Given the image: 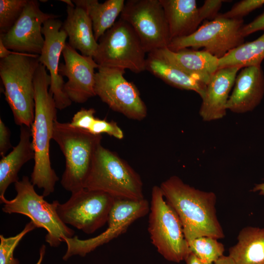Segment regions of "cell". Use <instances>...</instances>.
<instances>
[{
	"mask_svg": "<svg viewBox=\"0 0 264 264\" xmlns=\"http://www.w3.org/2000/svg\"><path fill=\"white\" fill-rule=\"evenodd\" d=\"M39 55L20 53L0 60L5 100L16 124L31 128L35 115L34 78Z\"/></svg>",
	"mask_w": 264,
	"mask_h": 264,
	"instance_id": "3957f363",
	"label": "cell"
},
{
	"mask_svg": "<svg viewBox=\"0 0 264 264\" xmlns=\"http://www.w3.org/2000/svg\"><path fill=\"white\" fill-rule=\"evenodd\" d=\"M160 188L177 215L188 242L202 236L224 238L217 216V198L214 192L197 189L176 176L162 182Z\"/></svg>",
	"mask_w": 264,
	"mask_h": 264,
	"instance_id": "7a4b0ae2",
	"label": "cell"
},
{
	"mask_svg": "<svg viewBox=\"0 0 264 264\" xmlns=\"http://www.w3.org/2000/svg\"><path fill=\"white\" fill-rule=\"evenodd\" d=\"M222 0H206L202 6L198 8V14L201 22L204 20L215 19L219 15L223 2Z\"/></svg>",
	"mask_w": 264,
	"mask_h": 264,
	"instance_id": "1f68e13d",
	"label": "cell"
},
{
	"mask_svg": "<svg viewBox=\"0 0 264 264\" xmlns=\"http://www.w3.org/2000/svg\"><path fill=\"white\" fill-rule=\"evenodd\" d=\"M95 113L93 108H82L73 115L69 123L74 127L88 131L96 118Z\"/></svg>",
	"mask_w": 264,
	"mask_h": 264,
	"instance_id": "4dcf8cb0",
	"label": "cell"
},
{
	"mask_svg": "<svg viewBox=\"0 0 264 264\" xmlns=\"http://www.w3.org/2000/svg\"><path fill=\"white\" fill-rule=\"evenodd\" d=\"M243 23V19H228L217 16L215 19L205 22L193 34L172 39L167 48L172 51L203 48L219 59L244 43L241 34Z\"/></svg>",
	"mask_w": 264,
	"mask_h": 264,
	"instance_id": "9c48e42d",
	"label": "cell"
},
{
	"mask_svg": "<svg viewBox=\"0 0 264 264\" xmlns=\"http://www.w3.org/2000/svg\"><path fill=\"white\" fill-rule=\"evenodd\" d=\"M63 24L57 19H50L44 23L42 33L44 43L39 58L40 63L49 71L51 77L49 91L53 96L57 109L60 110L72 103L64 91L65 83L59 72L60 58L67 37Z\"/></svg>",
	"mask_w": 264,
	"mask_h": 264,
	"instance_id": "9a60e30c",
	"label": "cell"
},
{
	"mask_svg": "<svg viewBox=\"0 0 264 264\" xmlns=\"http://www.w3.org/2000/svg\"><path fill=\"white\" fill-rule=\"evenodd\" d=\"M58 17L42 11L38 0H28L13 26L6 33L0 34V40L10 50L40 55L44 43L42 33L43 24Z\"/></svg>",
	"mask_w": 264,
	"mask_h": 264,
	"instance_id": "4fadbf2b",
	"label": "cell"
},
{
	"mask_svg": "<svg viewBox=\"0 0 264 264\" xmlns=\"http://www.w3.org/2000/svg\"><path fill=\"white\" fill-rule=\"evenodd\" d=\"M218 240L208 236L197 238L188 242L190 252L203 261L214 264L224 251L223 244Z\"/></svg>",
	"mask_w": 264,
	"mask_h": 264,
	"instance_id": "484cf974",
	"label": "cell"
},
{
	"mask_svg": "<svg viewBox=\"0 0 264 264\" xmlns=\"http://www.w3.org/2000/svg\"><path fill=\"white\" fill-rule=\"evenodd\" d=\"M237 75L226 109L243 113L257 106L264 93V75L261 66L244 67Z\"/></svg>",
	"mask_w": 264,
	"mask_h": 264,
	"instance_id": "e0dca14e",
	"label": "cell"
},
{
	"mask_svg": "<svg viewBox=\"0 0 264 264\" xmlns=\"http://www.w3.org/2000/svg\"><path fill=\"white\" fill-rule=\"evenodd\" d=\"M34 156L31 128L22 125L18 144L0 160V197H5L9 186L19 181L20 169L28 161L34 159Z\"/></svg>",
	"mask_w": 264,
	"mask_h": 264,
	"instance_id": "44dd1931",
	"label": "cell"
},
{
	"mask_svg": "<svg viewBox=\"0 0 264 264\" xmlns=\"http://www.w3.org/2000/svg\"><path fill=\"white\" fill-rule=\"evenodd\" d=\"M115 199L106 193L83 188L59 203L57 213L66 224L90 234L107 222Z\"/></svg>",
	"mask_w": 264,
	"mask_h": 264,
	"instance_id": "7c38bea8",
	"label": "cell"
},
{
	"mask_svg": "<svg viewBox=\"0 0 264 264\" xmlns=\"http://www.w3.org/2000/svg\"><path fill=\"white\" fill-rule=\"evenodd\" d=\"M95 73L96 96L112 110L136 120L147 115V107L136 86L124 76V69L99 66Z\"/></svg>",
	"mask_w": 264,
	"mask_h": 264,
	"instance_id": "30bf717a",
	"label": "cell"
},
{
	"mask_svg": "<svg viewBox=\"0 0 264 264\" xmlns=\"http://www.w3.org/2000/svg\"><path fill=\"white\" fill-rule=\"evenodd\" d=\"M88 132L94 135L106 133L118 139H122L124 137L123 131L115 122L108 121L97 118H96Z\"/></svg>",
	"mask_w": 264,
	"mask_h": 264,
	"instance_id": "f546056e",
	"label": "cell"
},
{
	"mask_svg": "<svg viewBox=\"0 0 264 264\" xmlns=\"http://www.w3.org/2000/svg\"><path fill=\"white\" fill-rule=\"evenodd\" d=\"M146 70L171 86L194 91L201 99L204 95L206 85L194 79L167 59L155 52L148 54Z\"/></svg>",
	"mask_w": 264,
	"mask_h": 264,
	"instance_id": "7402d4cb",
	"label": "cell"
},
{
	"mask_svg": "<svg viewBox=\"0 0 264 264\" xmlns=\"http://www.w3.org/2000/svg\"><path fill=\"white\" fill-rule=\"evenodd\" d=\"M28 0H0V34L7 32L22 14Z\"/></svg>",
	"mask_w": 264,
	"mask_h": 264,
	"instance_id": "83f0119b",
	"label": "cell"
},
{
	"mask_svg": "<svg viewBox=\"0 0 264 264\" xmlns=\"http://www.w3.org/2000/svg\"><path fill=\"white\" fill-rule=\"evenodd\" d=\"M120 18L132 26L146 53L168 46L171 40L159 0H127Z\"/></svg>",
	"mask_w": 264,
	"mask_h": 264,
	"instance_id": "8fae6325",
	"label": "cell"
},
{
	"mask_svg": "<svg viewBox=\"0 0 264 264\" xmlns=\"http://www.w3.org/2000/svg\"><path fill=\"white\" fill-rule=\"evenodd\" d=\"M164 9L171 40L188 36L201 22L195 0H159Z\"/></svg>",
	"mask_w": 264,
	"mask_h": 264,
	"instance_id": "ffe728a7",
	"label": "cell"
},
{
	"mask_svg": "<svg viewBox=\"0 0 264 264\" xmlns=\"http://www.w3.org/2000/svg\"><path fill=\"white\" fill-rule=\"evenodd\" d=\"M67 16L63 28L68 37V44L81 54L93 58L98 46L91 21L82 8L67 5Z\"/></svg>",
	"mask_w": 264,
	"mask_h": 264,
	"instance_id": "d6986e66",
	"label": "cell"
},
{
	"mask_svg": "<svg viewBox=\"0 0 264 264\" xmlns=\"http://www.w3.org/2000/svg\"><path fill=\"white\" fill-rule=\"evenodd\" d=\"M238 66L219 69L206 85L202 98L199 114L204 121L210 122L223 118L226 113V104L238 71Z\"/></svg>",
	"mask_w": 264,
	"mask_h": 264,
	"instance_id": "2e32d148",
	"label": "cell"
},
{
	"mask_svg": "<svg viewBox=\"0 0 264 264\" xmlns=\"http://www.w3.org/2000/svg\"><path fill=\"white\" fill-rule=\"evenodd\" d=\"M260 30L264 31V13L248 24L243 25L241 29V34L244 38L254 32Z\"/></svg>",
	"mask_w": 264,
	"mask_h": 264,
	"instance_id": "836d02e7",
	"label": "cell"
},
{
	"mask_svg": "<svg viewBox=\"0 0 264 264\" xmlns=\"http://www.w3.org/2000/svg\"><path fill=\"white\" fill-rule=\"evenodd\" d=\"M185 261L186 264H214L203 261L191 252L186 257Z\"/></svg>",
	"mask_w": 264,
	"mask_h": 264,
	"instance_id": "e575fe53",
	"label": "cell"
},
{
	"mask_svg": "<svg viewBox=\"0 0 264 264\" xmlns=\"http://www.w3.org/2000/svg\"><path fill=\"white\" fill-rule=\"evenodd\" d=\"M37 228L31 220L24 228L14 236L5 237L0 235V264H19L18 259L14 257V251L20 241L29 232Z\"/></svg>",
	"mask_w": 264,
	"mask_h": 264,
	"instance_id": "4316f807",
	"label": "cell"
},
{
	"mask_svg": "<svg viewBox=\"0 0 264 264\" xmlns=\"http://www.w3.org/2000/svg\"><path fill=\"white\" fill-rule=\"evenodd\" d=\"M264 4V0H242L235 3L230 10L219 14L218 16L228 19H242L244 16Z\"/></svg>",
	"mask_w": 264,
	"mask_h": 264,
	"instance_id": "f1b7e54d",
	"label": "cell"
},
{
	"mask_svg": "<svg viewBox=\"0 0 264 264\" xmlns=\"http://www.w3.org/2000/svg\"><path fill=\"white\" fill-rule=\"evenodd\" d=\"M148 231L152 243L169 261L179 263L190 253L181 221L165 199L160 186L152 190Z\"/></svg>",
	"mask_w": 264,
	"mask_h": 264,
	"instance_id": "52a82bcc",
	"label": "cell"
},
{
	"mask_svg": "<svg viewBox=\"0 0 264 264\" xmlns=\"http://www.w3.org/2000/svg\"><path fill=\"white\" fill-rule=\"evenodd\" d=\"M153 52L164 57L189 76L205 85L219 69V59L204 50L183 48L172 51L164 48Z\"/></svg>",
	"mask_w": 264,
	"mask_h": 264,
	"instance_id": "ac0fdd59",
	"label": "cell"
},
{
	"mask_svg": "<svg viewBox=\"0 0 264 264\" xmlns=\"http://www.w3.org/2000/svg\"><path fill=\"white\" fill-rule=\"evenodd\" d=\"M146 54L133 28L120 18L100 38L93 58L99 66L138 73L146 70Z\"/></svg>",
	"mask_w": 264,
	"mask_h": 264,
	"instance_id": "ba28073f",
	"label": "cell"
},
{
	"mask_svg": "<svg viewBox=\"0 0 264 264\" xmlns=\"http://www.w3.org/2000/svg\"><path fill=\"white\" fill-rule=\"evenodd\" d=\"M14 185L17 194L14 198L8 200L5 197H0L3 212L27 216L37 228L45 229L47 234L45 240L51 247L59 246L64 242V238L73 237L74 231L64 223L58 215V200L51 203L46 201L43 195L36 193L27 176H23Z\"/></svg>",
	"mask_w": 264,
	"mask_h": 264,
	"instance_id": "5b68a950",
	"label": "cell"
},
{
	"mask_svg": "<svg viewBox=\"0 0 264 264\" xmlns=\"http://www.w3.org/2000/svg\"><path fill=\"white\" fill-rule=\"evenodd\" d=\"M52 139L59 145L66 165L61 184L71 193L84 188L96 151L101 144V135L72 126L56 120Z\"/></svg>",
	"mask_w": 264,
	"mask_h": 264,
	"instance_id": "277c9868",
	"label": "cell"
},
{
	"mask_svg": "<svg viewBox=\"0 0 264 264\" xmlns=\"http://www.w3.org/2000/svg\"><path fill=\"white\" fill-rule=\"evenodd\" d=\"M62 54L65 63H60L59 72L67 78L64 87L67 97L72 102L83 103L96 96L94 70L99 66L93 58L80 54L68 43H66Z\"/></svg>",
	"mask_w": 264,
	"mask_h": 264,
	"instance_id": "5bb4252c",
	"label": "cell"
},
{
	"mask_svg": "<svg viewBox=\"0 0 264 264\" xmlns=\"http://www.w3.org/2000/svg\"><path fill=\"white\" fill-rule=\"evenodd\" d=\"M228 256L235 264H264V227L243 228Z\"/></svg>",
	"mask_w": 264,
	"mask_h": 264,
	"instance_id": "603a6c76",
	"label": "cell"
},
{
	"mask_svg": "<svg viewBox=\"0 0 264 264\" xmlns=\"http://www.w3.org/2000/svg\"><path fill=\"white\" fill-rule=\"evenodd\" d=\"M20 53L13 51L8 49L3 44L2 41L0 40V58L3 59L11 55L17 54Z\"/></svg>",
	"mask_w": 264,
	"mask_h": 264,
	"instance_id": "d590c367",
	"label": "cell"
},
{
	"mask_svg": "<svg viewBox=\"0 0 264 264\" xmlns=\"http://www.w3.org/2000/svg\"><path fill=\"white\" fill-rule=\"evenodd\" d=\"M10 132L1 119H0V155L3 157L11 148Z\"/></svg>",
	"mask_w": 264,
	"mask_h": 264,
	"instance_id": "d6a6232c",
	"label": "cell"
},
{
	"mask_svg": "<svg viewBox=\"0 0 264 264\" xmlns=\"http://www.w3.org/2000/svg\"><path fill=\"white\" fill-rule=\"evenodd\" d=\"M214 264H235L232 259L228 256L223 255L220 257Z\"/></svg>",
	"mask_w": 264,
	"mask_h": 264,
	"instance_id": "8d00e7d4",
	"label": "cell"
},
{
	"mask_svg": "<svg viewBox=\"0 0 264 264\" xmlns=\"http://www.w3.org/2000/svg\"><path fill=\"white\" fill-rule=\"evenodd\" d=\"M75 5L83 9L92 24L95 38H100L115 22L125 5L124 0H107L100 3L97 0H73Z\"/></svg>",
	"mask_w": 264,
	"mask_h": 264,
	"instance_id": "cb8c5ba5",
	"label": "cell"
},
{
	"mask_svg": "<svg viewBox=\"0 0 264 264\" xmlns=\"http://www.w3.org/2000/svg\"><path fill=\"white\" fill-rule=\"evenodd\" d=\"M264 59V33L257 39L243 43L219 59V69L238 66H261Z\"/></svg>",
	"mask_w": 264,
	"mask_h": 264,
	"instance_id": "d4e9b609",
	"label": "cell"
},
{
	"mask_svg": "<svg viewBox=\"0 0 264 264\" xmlns=\"http://www.w3.org/2000/svg\"><path fill=\"white\" fill-rule=\"evenodd\" d=\"M84 188L106 193L116 198H144L139 175L116 153L100 144Z\"/></svg>",
	"mask_w": 264,
	"mask_h": 264,
	"instance_id": "8992f818",
	"label": "cell"
},
{
	"mask_svg": "<svg viewBox=\"0 0 264 264\" xmlns=\"http://www.w3.org/2000/svg\"><path fill=\"white\" fill-rule=\"evenodd\" d=\"M252 191L254 192H259V195L264 196V183L256 184Z\"/></svg>",
	"mask_w": 264,
	"mask_h": 264,
	"instance_id": "74e56055",
	"label": "cell"
},
{
	"mask_svg": "<svg viewBox=\"0 0 264 264\" xmlns=\"http://www.w3.org/2000/svg\"><path fill=\"white\" fill-rule=\"evenodd\" d=\"M50 84L49 74L40 63L34 78L35 115L31 130L35 156L30 180L34 186L43 189L44 197L54 192L59 180L50 159V141L52 139L54 122L57 120V109L49 91Z\"/></svg>",
	"mask_w": 264,
	"mask_h": 264,
	"instance_id": "6da1fadb",
	"label": "cell"
},
{
	"mask_svg": "<svg viewBox=\"0 0 264 264\" xmlns=\"http://www.w3.org/2000/svg\"><path fill=\"white\" fill-rule=\"evenodd\" d=\"M45 248H46V247L44 245H43L41 247L40 249V252H39V254H40L39 258L36 264H42L44 256L45 255Z\"/></svg>",
	"mask_w": 264,
	"mask_h": 264,
	"instance_id": "f35d334b",
	"label": "cell"
},
{
	"mask_svg": "<svg viewBox=\"0 0 264 264\" xmlns=\"http://www.w3.org/2000/svg\"><path fill=\"white\" fill-rule=\"evenodd\" d=\"M61 1H63L64 2L66 3L67 5L71 6L72 7H75V5L74 4V3L72 2V0H61Z\"/></svg>",
	"mask_w": 264,
	"mask_h": 264,
	"instance_id": "ab89813d",
	"label": "cell"
}]
</instances>
